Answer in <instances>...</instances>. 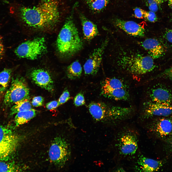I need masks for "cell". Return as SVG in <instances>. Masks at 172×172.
<instances>
[{"mask_svg": "<svg viewBox=\"0 0 172 172\" xmlns=\"http://www.w3.org/2000/svg\"><path fill=\"white\" fill-rule=\"evenodd\" d=\"M21 21L25 26L42 30L52 29L59 23L60 14L56 0H41L32 7L22 6L19 10Z\"/></svg>", "mask_w": 172, "mask_h": 172, "instance_id": "cell-1", "label": "cell"}, {"mask_svg": "<svg viewBox=\"0 0 172 172\" xmlns=\"http://www.w3.org/2000/svg\"><path fill=\"white\" fill-rule=\"evenodd\" d=\"M120 50L117 55V65L125 72L140 75L151 71L155 67L153 59L149 55Z\"/></svg>", "mask_w": 172, "mask_h": 172, "instance_id": "cell-2", "label": "cell"}, {"mask_svg": "<svg viewBox=\"0 0 172 172\" xmlns=\"http://www.w3.org/2000/svg\"><path fill=\"white\" fill-rule=\"evenodd\" d=\"M74 8L60 31L57 41L59 52L67 57L77 53L83 47L82 42L74 21Z\"/></svg>", "mask_w": 172, "mask_h": 172, "instance_id": "cell-3", "label": "cell"}, {"mask_svg": "<svg viewBox=\"0 0 172 172\" xmlns=\"http://www.w3.org/2000/svg\"><path fill=\"white\" fill-rule=\"evenodd\" d=\"M89 111L96 120H119L129 116L134 113L132 107L110 106L102 102H92L88 106Z\"/></svg>", "mask_w": 172, "mask_h": 172, "instance_id": "cell-4", "label": "cell"}, {"mask_svg": "<svg viewBox=\"0 0 172 172\" xmlns=\"http://www.w3.org/2000/svg\"><path fill=\"white\" fill-rule=\"evenodd\" d=\"M71 150L69 143L64 138L56 137L52 141L48 151L49 158L57 167L62 168L69 161Z\"/></svg>", "mask_w": 172, "mask_h": 172, "instance_id": "cell-5", "label": "cell"}, {"mask_svg": "<svg viewBox=\"0 0 172 172\" xmlns=\"http://www.w3.org/2000/svg\"><path fill=\"white\" fill-rule=\"evenodd\" d=\"M19 139L10 129L0 125V161L8 160L15 151Z\"/></svg>", "mask_w": 172, "mask_h": 172, "instance_id": "cell-6", "label": "cell"}, {"mask_svg": "<svg viewBox=\"0 0 172 172\" xmlns=\"http://www.w3.org/2000/svg\"><path fill=\"white\" fill-rule=\"evenodd\" d=\"M45 40L40 37L23 43L15 49V52L19 57L33 60L46 50Z\"/></svg>", "mask_w": 172, "mask_h": 172, "instance_id": "cell-7", "label": "cell"}, {"mask_svg": "<svg viewBox=\"0 0 172 172\" xmlns=\"http://www.w3.org/2000/svg\"><path fill=\"white\" fill-rule=\"evenodd\" d=\"M29 94V89L24 79L16 77L12 79L11 86L5 95L4 104L8 106L28 98Z\"/></svg>", "mask_w": 172, "mask_h": 172, "instance_id": "cell-8", "label": "cell"}, {"mask_svg": "<svg viewBox=\"0 0 172 172\" xmlns=\"http://www.w3.org/2000/svg\"><path fill=\"white\" fill-rule=\"evenodd\" d=\"M116 145L120 154L125 156L134 155L138 148L136 134L131 130L123 132L118 137Z\"/></svg>", "mask_w": 172, "mask_h": 172, "instance_id": "cell-9", "label": "cell"}, {"mask_svg": "<svg viewBox=\"0 0 172 172\" xmlns=\"http://www.w3.org/2000/svg\"><path fill=\"white\" fill-rule=\"evenodd\" d=\"M141 113L144 119L156 116H168L172 113V105L147 101L143 103Z\"/></svg>", "mask_w": 172, "mask_h": 172, "instance_id": "cell-10", "label": "cell"}, {"mask_svg": "<svg viewBox=\"0 0 172 172\" xmlns=\"http://www.w3.org/2000/svg\"><path fill=\"white\" fill-rule=\"evenodd\" d=\"M107 39L98 48L94 50L85 63L83 66L86 74L94 75L98 71L103 53L108 43Z\"/></svg>", "mask_w": 172, "mask_h": 172, "instance_id": "cell-11", "label": "cell"}, {"mask_svg": "<svg viewBox=\"0 0 172 172\" xmlns=\"http://www.w3.org/2000/svg\"><path fill=\"white\" fill-rule=\"evenodd\" d=\"M31 76L33 81L38 86L49 91L54 90L53 80L47 71L41 69H35L31 72Z\"/></svg>", "mask_w": 172, "mask_h": 172, "instance_id": "cell-12", "label": "cell"}, {"mask_svg": "<svg viewBox=\"0 0 172 172\" xmlns=\"http://www.w3.org/2000/svg\"><path fill=\"white\" fill-rule=\"evenodd\" d=\"M147 94L149 99L148 101L172 105V94L166 88L160 86H155L150 89Z\"/></svg>", "mask_w": 172, "mask_h": 172, "instance_id": "cell-13", "label": "cell"}, {"mask_svg": "<svg viewBox=\"0 0 172 172\" xmlns=\"http://www.w3.org/2000/svg\"><path fill=\"white\" fill-rule=\"evenodd\" d=\"M115 24L130 35L142 37L145 35V29L139 24L132 21H126L118 19L115 20Z\"/></svg>", "mask_w": 172, "mask_h": 172, "instance_id": "cell-14", "label": "cell"}, {"mask_svg": "<svg viewBox=\"0 0 172 172\" xmlns=\"http://www.w3.org/2000/svg\"><path fill=\"white\" fill-rule=\"evenodd\" d=\"M141 44L147 52L149 55L153 59L158 58L164 54V49L162 45L157 39L147 38L141 42Z\"/></svg>", "mask_w": 172, "mask_h": 172, "instance_id": "cell-15", "label": "cell"}, {"mask_svg": "<svg viewBox=\"0 0 172 172\" xmlns=\"http://www.w3.org/2000/svg\"><path fill=\"white\" fill-rule=\"evenodd\" d=\"M150 129L159 137L166 138L172 134V122L168 119H160L152 123Z\"/></svg>", "mask_w": 172, "mask_h": 172, "instance_id": "cell-16", "label": "cell"}, {"mask_svg": "<svg viewBox=\"0 0 172 172\" xmlns=\"http://www.w3.org/2000/svg\"><path fill=\"white\" fill-rule=\"evenodd\" d=\"M137 169L140 171L153 172L157 171L162 166V161H158L141 156L137 162Z\"/></svg>", "mask_w": 172, "mask_h": 172, "instance_id": "cell-17", "label": "cell"}, {"mask_svg": "<svg viewBox=\"0 0 172 172\" xmlns=\"http://www.w3.org/2000/svg\"><path fill=\"white\" fill-rule=\"evenodd\" d=\"M80 17L85 38L87 40L92 39L98 34L97 26L82 14H80Z\"/></svg>", "mask_w": 172, "mask_h": 172, "instance_id": "cell-18", "label": "cell"}, {"mask_svg": "<svg viewBox=\"0 0 172 172\" xmlns=\"http://www.w3.org/2000/svg\"><path fill=\"white\" fill-rule=\"evenodd\" d=\"M102 93L105 97L115 100H127L129 99L130 94L128 89H110L102 88Z\"/></svg>", "mask_w": 172, "mask_h": 172, "instance_id": "cell-19", "label": "cell"}, {"mask_svg": "<svg viewBox=\"0 0 172 172\" xmlns=\"http://www.w3.org/2000/svg\"><path fill=\"white\" fill-rule=\"evenodd\" d=\"M37 113L36 111L32 108L17 113L14 118L15 126H19L27 123L34 118Z\"/></svg>", "mask_w": 172, "mask_h": 172, "instance_id": "cell-20", "label": "cell"}, {"mask_svg": "<svg viewBox=\"0 0 172 172\" xmlns=\"http://www.w3.org/2000/svg\"><path fill=\"white\" fill-rule=\"evenodd\" d=\"M102 87L110 89L128 88L127 85L124 81L116 78H106L103 82Z\"/></svg>", "mask_w": 172, "mask_h": 172, "instance_id": "cell-21", "label": "cell"}, {"mask_svg": "<svg viewBox=\"0 0 172 172\" xmlns=\"http://www.w3.org/2000/svg\"><path fill=\"white\" fill-rule=\"evenodd\" d=\"M82 72L81 65L77 60L73 62L67 68V75L68 78L70 79H75L80 77Z\"/></svg>", "mask_w": 172, "mask_h": 172, "instance_id": "cell-22", "label": "cell"}, {"mask_svg": "<svg viewBox=\"0 0 172 172\" xmlns=\"http://www.w3.org/2000/svg\"><path fill=\"white\" fill-rule=\"evenodd\" d=\"M11 108L10 114L12 115L17 113L32 109V106L28 98H27L15 103Z\"/></svg>", "mask_w": 172, "mask_h": 172, "instance_id": "cell-23", "label": "cell"}, {"mask_svg": "<svg viewBox=\"0 0 172 172\" xmlns=\"http://www.w3.org/2000/svg\"><path fill=\"white\" fill-rule=\"evenodd\" d=\"M12 71L5 69L0 72V92L2 93L6 89L10 80Z\"/></svg>", "mask_w": 172, "mask_h": 172, "instance_id": "cell-24", "label": "cell"}, {"mask_svg": "<svg viewBox=\"0 0 172 172\" xmlns=\"http://www.w3.org/2000/svg\"><path fill=\"white\" fill-rule=\"evenodd\" d=\"M109 1V0H86V3L91 10L97 12L103 10Z\"/></svg>", "mask_w": 172, "mask_h": 172, "instance_id": "cell-25", "label": "cell"}, {"mask_svg": "<svg viewBox=\"0 0 172 172\" xmlns=\"http://www.w3.org/2000/svg\"><path fill=\"white\" fill-rule=\"evenodd\" d=\"M7 161H0V172H13L19 170V168L14 162Z\"/></svg>", "mask_w": 172, "mask_h": 172, "instance_id": "cell-26", "label": "cell"}, {"mask_svg": "<svg viewBox=\"0 0 172 172\" xmlns=\"http://www.w3.org/2000/svg\"><path fill=\"white\" fill-rule=\"evenodd\" d=\"M166 0H147L146 4L150 11L156 12Z\"/></svg>", "mask_w": 172, "mask_h": 172, "instance_id": "cell-27", "label": "cell"}, {"mask_svg": "<svg viewBox=\"0 0 172 172\" xmlns=\"http://www.w3.org/2000/svg\"><path fill=\"white\" fill-rule=\"evenodd\" d=\"M144 17L148 21L155 22L158 20L157 17L155 12L153 11H144Z\"/></svg>", "mask_w": 172, "mask_h": 172, "instance_id": "cell-28", "label": "cell"}, {"mask_svg": "<svg viewBox=\"0 0 172 172\" xmlns=\"http://www.w3.org/2000/svg\"><path fill=\"white\" fill-rule=\"evenodd\" d=\"M69 92L67 90H64L58 100L59 105L65 103L69 100L71 99Z\"/></svg>", "mask_w": 172, "mask_h": 172, "instance_id": "cell-29", "label": "cell"}, {"mask_svg": "<svg viewBox=\"0 0 172 172\" xmlns=\"http://www.w3.org/2000/svg\"><path fill=\"white\" fill-rule=\"evenodd\" d=\"M74 102L76 106H79L84 105L85 101L83 94L80 93L77 94L75 97Z\"/></svg>", "mask_w": 172, "mask_h": 172, "instance_id": "cell-30", "label": "cell"}, {"mask_svg": "<svg viewBox=\"0 0 172 172\" xmlns=\"http://www.w3.org/2000/svg\"><path fill=\"white\" fill-rule=\"evenodd\" d=\"M44 102L43 98L41 96L34 97L32 99V103L34 107H38L41 106Z\"/></svg>", "mask_w": 172, "mask_h": 172, "instance_id": "cell-31", "label": "cell"}, {"mask_svg": "<svg viewBox=\"0 0 172 172\" xmlns=\"http://www.w3.org/2000/svg\"><path fill=\"white\" fill-rule=\"evenodd\" d=\"M145 10L138 7L135 8L134 9V13L135 17L139 19H143Z\"/></svg>", "mask_w": 172, "mask_h": 172, "instance_id": "cell-32", "label": "cell"}, {"mask_svg": "<svg viewBox=\"0 0 172 172\" xmlns=\"http://www.w3.org/2000/svg\"><path fill=\"white\" fill-rule=\"evenodd\" d=\"M59 106L58 102L53 101L47 103L46 107L48 110H52L56 108Z\"/></svg>", "mask_w": 172, "mask_h": 172, "instance_id": "cell-33", "label": "cell"}, {"mask_svg": "<svg viewBox=\"0 0 172 172\" xmlns=\"http://www.w3.org/2000/svg\"><path fill=\"white\" fill-rule=\"evenodd\" d=\"M164 36L168 41L172 43V29L166 30L164 33Z\"/></svg>", "mask_w": 172, "mask_h": 172, "instance_id": "cell-34", "label": "cell"}, {"mask_svg": "<svg viewBox=\"0 0 172 172\" xmlns=\"http://www.w3.org/2000/svg\"><path fill=\"white\" fill-rule=\"evenodd\" d=\"M162 75L172 80V66L166 69L163 72Z\"/></svg>", "mask_w": 172, "mask_h": 172, "instance_id": "cell-35", "label": "cell"}, {"mask_svg": "<svg viewBox=\"0 0 172 172\" xmlns=\"http://www.w3.org/2000/svg\"><path fill=\"white\" fill-rule=\"evenodd\" d=\"M4 49L1 37L0 36V57L3 54Z\"/></svg>", "mask_w": 172, "mask_h": 172, "instance_id": "cell-36", "label": "cell"}, {"mask_svg": "<svg viewBox=\"0 0 172 172\" xmlns=\"http://www.w3.org/2000/svg\"><path fill=\"white\" fill-rule=\"evenodd\" d=\"M167 1L168 6L172 10V0H167Z\"/></svg>", "mask_w": 172, "mask_h": 172, "instance_id": "cell-37", "label": "cell"}, {"mask_svg": "<svg viewBox=\"0 0 172 172\" xmlns=\"http://www.w3.org/2000/svg\"><path fill=\"white\" fill-rule=\"evenodd\" d=\"M171 20L172 21V16H171Z\"/></svg>", "mask_w": 172, "mask_h": 172, "instance_id": "cell-38", "label": "cell"}, {"mask_svg": "<svg viewBox=\"0 0 172 172\" xmlns=\"http://www.w3.org/2000/svg\"></svg>", "mask_w": 172, "mask_h": 172, "instance_id": "cell-39", "label": "cell"}]
</instances>
